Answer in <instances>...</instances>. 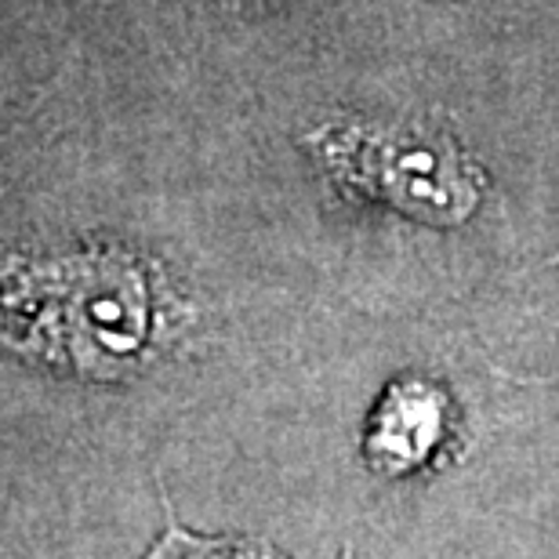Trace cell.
<instances>
[{
    "instance_id": "cell-1",
    "label": "cell",
    "mask_w": 559,
    "mask_h": 559,
    "mask_svg": "<svg viewBox=\"0 0 559 559\" xmlns=\"http://www.w3.org/2000/svg\"><path fill=\"white\" fill-rule=\"evenodd\" d=\"M156 331L150 273L124 251L15 262L0 276V338L66 371L114 382Z\"/></svg>"
},
{
    "instance_id": "cell-4",
    "label": "cell",
    "mask_w": 559,
    "mask_h": 559,
    "mask_svg": "<svg viewBox=\"0 0 559 559\" xmlns=\"http://www.w3.org/2000/svg\"><path fill=\"white\" fill-rule=\"evenodd\" d=\"M145 559H280V556L262 549V545H248V542L197 538V534H189L186 527H178L171 520L164 531V538L156 542V549Z\"/></svg>"
},
{
    "instance_id": "cell-2",
    "label": "cell",
    "mask_w": 559,
    "mask_h": 559,
    "mask_svg": "<svg viewBox=\"0 0 559 559\" xmlns=\"http://www.w3.org/2000/svg\"><path fill=\"white\" fill-rule=\"evenodd\" d=\"M309 150L342 189L425 226H462L484 197V171L440 128L353 120L312 131Z\"/></svg>"
},
{
    "instance_id": "cell-3",
    "label": "cell",
    "mask_w": 559,
    "mask_h": 559,
    "mask_svg": "<svg viewBox=\"0 0 559 559\" xmlns=\"http://www.w3.org/2000/svg\"><path fill=\"white\" fill-rule=\"evenodd\" d=\"M447 421L443 393L425 378H404L378 404L367 429V454L382 473H411L440 443Z\"/></svg>"
}]
</instances>
